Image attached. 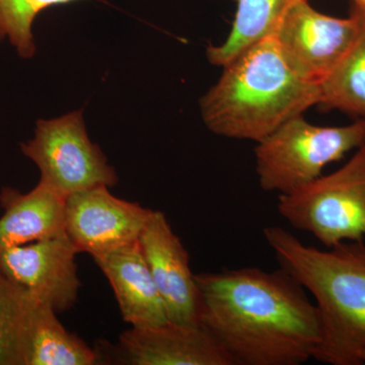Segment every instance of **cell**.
<instances>
[{
	"label": "cell",
	"mask_w": 365,
	"mask_h": 365,
	"mask_svg": "<svg viewBox=\"0 0 365 365\" xmlns=\"http://www.w3.org/2000/svg\"><path fill=\"white\" fill-rule=\"evenodd\" d=\"M200 324L235 365H299L322 340L318 307L287 272L250 267L196 274Z\"/></svg>",
	"instance_id": "6da1fadb"
},
{
	"label": "cell",
	"mask_w": 365,
	"mask_h": 365,
	"mask_svg": "<svg viewBox=\"0 0 365 365\" xmlns=\"http://www.w3.org/2000/svg\"><path fill=\"white\" fill-rule=\"evenodd\" d=\"M280 268L316 299L322 340L314 359L362 365L365 355V242L321 250L307 246L280 227L264 228Z\"/></svg>",
	"instance_id": "7a4b0ae2"
},
{
	"label": "cell",
	"mask_w": 365,
	"mask_h": 365,
	"mask_svg": "<svg viewBox=\"0 0 365 365\" xmlns=\"http://www.w3.org/2000/svg\"><path fill=\"white\" fill-rule=\"evenodd\" d=\"M319 85L297 76L271 34L223 66L222 78L201 98L200 109L213 133L258 143L319 105Z\"/></svg>",
	"instance_id": "3957f363"
},
{
	"label": "cell",
	"mask_w": 365,
	"mask_h": 365,
	"mask_svg": "<svg viewBox=\"0 0 365 365\" xmlns=\"http://www.w3.org/2000/svg\"><path fill=\"white\" fill-rule=\"evenodd\" d=\"M365 143V118L346 126H317L302 115L288 120L255 150L261 188L279 195L322 176L324 168Z\"/></svg>",
	"instance_id": "277c9868"
},
{
	"label": "cell",
	"mask_w": 365,
	"mask_h": 365,
	"mask_svg": "<svg viewBox=\"0 0 365 365\" xmlns=\"http://www.w3.org/2000/svg\"><path fill=\"white\" fill-rule=\"evenodd\" d=\"M278 212L326 248L365 240V143L339 170L279 195Z\"/></svg>",
	"instance_id": "5b68a950"
},
{
	"label": "cell",
	"mask_w": 365,
	"mask_h": 365,
	"mask_svg": "<svg viewBox=\"0 0 365 365\" xmlns=\"http://www.w3.org/2000/svg\"><path fill=\"white\" fill-rule=\"evenodd\" d=\"M21 151L40 170V182L64 198L98 186L113 187L116 170L86 132L83 111L37 121Z\"/></svg>",
	"instance_id": "8992f818"
},
{
	"label": "cell",
	"mask_w": 365,
	"mask_h": 365,
	"mask_svg": "<svg viewBox=\"0 0 365 365\" xmlns=\"http://www.w3.org/2000/svg\"><path fill=\"white\" fill-rule=\"evenodd\" d=\"M357 14L339 19L297 0L276 26L274 38L288 66L304 81L319 85L349 49L359 32Z\"/></svg>",
	"instance_id": "52a82bcc"
},
{
	"label": "cell",
	"mask_w": 365,
	"mask_h": 365,
	"mask_svg": "<svg viewBox=\"0 0 365 365\" xmlns=\"http://www.w3.org/2000/svg\"><path fill=\"white\" fill-rule=\"evenodd\" d=\"M153 210L98 186L67 197L66 234L78 253L93 258L138 241Z\"/></svg>",
	"instance_id": "ba28073f"
},
{
	"label": "cell",
	"mask_w": 365,
	"mask_h": 365,
	"mask_svg": "<svg viewBox=\"0 0 365 365\" xmlns=\"http://www.w3.org/2000/svg\"><path fill=\"white\" fill-rule=\"evenodd\" d=\"M76 254L78 250L63 234L0 250V272L34 299L61 313L76 304L81 287Z\"/></svg>",
	"instance_id": "9c48e42d"
},
{
	"label": "cell",
	"mask_w": 365,
	"mask_h": 365,
	"mask_svg": "<svg viewBox=\"0 0 365 365\" xmlns=\"http://www.w3.org/2000/svg\"><path fill=\"white\" fill-rule=\"evenodd\" d=\"M139 244L169 321L200 324V295L189 254L165 213L153 210Z\"/></svg>",
	"instance_id": "30bf717a"
},
{
	"label": "cell",
	"mask_w": 365,
	"mask_h": 365,
	"mask_svg": "<svg viewBox=\"0 0 365 365\" xmlns=\"http://www.w3.org/2000/svg\"><path fill=\"white\" fill-rule=\"evenodd\" d=\"M119 349L132 365H235L201 324L132 327L120 336Z\"/></svg>",
	"instance_id": "8fae6325"
},
{
	"label": "cell",
	"mask_w": 365,
	"mask_h": 365,
	"mask_svg": "<svg viewBox=\"0 0 365 365\" xmlns=\"http://www.w3.org/2000/svg\"><path fill=\"white\" fill-rule=\"evenodd\" d=\"M93 259L109 280L126 323L143 328L169 321L139 240Z\"/></svg>",
	"instance_id": "7c38bea8"
},
{
	"label": "cell",
	"mask_w": 365,
	"mask_h": 365,
	"mask_svg": "<svg viewBox=\"0 0 365 365\" xmlns=\"http://www.w3.org/2000/svg\"><path fill=\"white\" fill-rule=\"evenodd\" d=\"M66 198L45 185L28 193L6 187L0 192V250L66 234Z\"/></svg>",
	"instance_id": "4fadbf2b"
},
{
	"label": "cell",
	"mask_w": 365,
	"mask_h": 365,
	"mask_svg": "<svg viewBox=\"0 0 365 365\" xmlns=\"http://www.w3.org/2000/svg\"><path fill=\"white\" fill-rule=\"evenodd\" d=\"M56 311L34 299L26 319L24 365H93L98 354L60 323Z\"/></svg>",
	"instance_id": "5bb4252c"
},
{
	"label": "cell",
	"mask_w": 365,
	"mask_h": 365,
	"mask_svg": "<svg viewBox=\"0 0 365 365\" xmlns=\"http://www.w3.org/2000/svg\"><path fill=\"white\" fill-rule=\"evenodd\" d=\"M356 37L332 71L319 83V104L365 118V11L354 6Z\"/></svg>",
	"instance_id": "9a60e30c"
},
{
	"label": "cell",
	"mask_w": 365,
	"mask_h": 365,
	"mask_svg": "<svg viewBox=\"0 0 365 365\" xmlns=\"http://www.w3.org/2000/svg\"><path fill=\"white\" fill-rule=\"evenodd\" d=\"M232 30L222 45L209 46L207 58L216 66H225L255 43L271 35L297 0H235Z\"/></svg>",
	"instance_id": "2e32d148"
},
{
	"label": "cell",
	"mask_w": 365,
	"mask_h": 365,
	"mask_svg": "<svg viewBox=\"0 0 365 365\" xmlns=\"http://www.w3.org/2000/svg\"><path fill=\"white\" fill-rule=\"evenodd\" d=\"M33 302L0 272V365H24L26 319Z\"/></svg>",
	"instance_id": "e0dca14e"
},
{
	"label": "cell",
	"mask_w": 365,
	"mask_h": 365,
	"mask_svg": "<svg viewBox=\"0 0 365 365\" xmlns=\"http://www.w3.org/2000/svg\"><path fill=\"white\" fill-rule=\"evenodd\" d=\"M81 0H0V43L7 40L23 59L33 58L36 42L33 26L36 19L50 7Z\"/></svg>",
	"instance_id": "ac0fdd59"
},
{
	"label": "cell",
	"mask_w": 365,
	"mask_h": 365,
	"mask_svg": "<svg viewBox=\"0 0 365 365\" xmlns=\"http://www.w3.org/2000/svg\"><path fill=\"white\" fill-rule=\"evenodd\" d=\"M353 1H354V6H359L365 11V0H353Z\"/></svg>",
	"instance_id": "d6986e66"
},
{
	"label": "cell",
	"mask_w": 365,
	"mask_h": 365,
	"mask_svg": "<svg viewBox=\"0 0 365 365\" xmlns=\"http://www.w3.org/2000/svg\"><path fill=\"white\" fill-rule=\"evenodd\" d=\"M364 364H365V355H364Z\"/></svg>",
	"instance_id": "ffe728a7"
}]
</instances>
